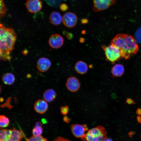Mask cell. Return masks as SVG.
<instances>
[{
  "mask_svg": "<svg viewBox=\"0 0 141 141\" xmlns=\"http://www.w3.org/2000/svg\"><path fill=\"white\" fill-rule=\"evenodd\" d=\"M110 44L120 50L122 58L125 60L130 59L139 50L138 46L135 38L129 34H118L113 39Z\"/></svg>",
  "mask_w": 141,
  "mask_h": 141,
  "instance_id": "obj_1",
  "label": "cell"
},
{
  "mask_svg": "<svg viewBox=\"0 0 141 141\" xmlns=\"http://www.w3.org/2000/svg\"><path fill=\"white\" fill-rule=\"evenodd\" d=\"M0 26V52L10 54L16 40V33L13 29L6 28L1 24Z\"/></svg>",
  "mask_w": 141,
  "mask_h": 141,
  "instance_id": "obj_2",
  "label": "cell"
},
{
  "mask_svg": "<svg viewBox=\"0 0 141 141\" xmlns=\"http://www.w3.org/2000/svg\"><path fill=\"white\" fill-rule=\"evenodd\" d=\"M107 136L105 128L98 126L89 130L81 138L84 141H103L107 138Z\"/></svg>",
  "mask_w": 141,
  "mask_h": 141,
  "instance_id": "obj_3",
  "label": "cell"
},
{
  "mask_svg": "<svg viewBox=\"0 0 141 141\" xmlns=\"http://www.w3.org/2000/svg\"><path fill=\"white\" fill-rule=\"evenodd\" d=\"M101 46L104 51L107 60L112 64L122 58L120 50L113 45L110 44L108 46L102 45Z\"/></svg>",
  "mask_w": 141,
  "mask_h": 141,
  "instance_id": "obj_4",
  "label": "cell"
},
{
  "mask_svg": "<svg viewBox=\"0 0 141 141\" xmlns=\"http://www.w3.org/2000/svg\"><path fill=\"white\" fill-rule=\"evenodd\" d=\"M116 0H93V10L98 12L108 8L116 3Z\"/></svg>",
  "mask_w": 141,
  "mask_h": 141,
  "instance_id": "obj_5",
  "label": "cell"
},
{
  "mask_svg": "<svg viewBox=\"0 0 141 141\" xmlns=\"http://www.w3.org/2000/svg\"><path fill=\"white\" fill-rule=\"evenodd\" d=\"M78 21V18L76 15L71 12L65 13L62 17V22L66 27L72 28L76 25Z\"/></svg>",
  "mask_w": 141,
  "mask_h": 141,
  "instance_id": "obj_6",
  "label": "cell"
},
{
  "mask_svg": "<svg viewBox=\"0 0 141 141\" xmlns=\"http://www.w3.org/2000/svg\"><path fill=\"white\" fill-rule=\"evenodd\" d=\"M64 42V40L62 36L57 34L51 35L48 40L50 46L54 49L61 48Z\"/></svg>",
  "mask_w": 141,
  "mask_h": 141,
  "instance_id": "obj_7",
  "label": "cell"
},
{
  "mask_svg": "<svg viewBox=\"0 0 141 141\" xmlns=\"http://www.w3.org/2000/svg\"><path fill=\"white\" fill-rule=\"evenodd\" d=\"M71 130L73 135L77 138H81L88 130L86 125L78 124H73L71 127Z\"/></svg>",
  "mask_w": 141,
  "mask_h": 141,
  "instance_id": "obj_8",
  "label": "cell"
},
{
  "mask_svg": "<svg viewBox=\"0 0 141 141\" xmlns=\"http://www.w3.org/2000/svg\"><path fill=\"white\" fill-rule=\"evenodd\" d=\"M26 6L29 12L34 13L41 10L42 4L40 0H28L26 3Z\"/></svg>",
  "mask_w": 141,
  "mask_h": 141,
  "instance_id": "obj_9",
  "label": "cell"
},
{
  "mask_svg": "<svg viewBox=\"0 0 141 141\" xmlns=\"http://www.w3.org/2000/svg\"><path fill=\"white\" fill-rule=\"evenodd\" d=\"M80 83L78 79L76 77H72L67 79L66 86L67 89L72 92L78 91L80 87Z\"/></svg>",
  "mask_w": 141,
  "mask_h": 141,
  "instance_id": "obj_10",
  "label": "cell"
},
{
  "mask_svg": "<svg viewBox=\"0 0 141 141\" xmlns=\"http://www.w3.org/2000/svg\"><path fill=\"white\" fill-rule=\"evenodd\" d=\"M51 65L50 60L48 58L42 57L39 58L37 61L36 66L37 69L42 72L47 71Z\"/></svg>",
  "mask_w": 141,
  "mask_h": 141,
  "instance_id": "obj_11",
  "label": "cell"
},
{
  "mask_svg": "<svg viewBox=\"0 0 141 141\" xmlns=\"http://www.w3.org/2000/svg\"><path fill=\"white\" fill-rule=\"evenodd\" d=\"M48 104L44 99H38L34 104V108L35 111L40 114L44 113L47 110Z\"/></svg>",
  "mask_w": 141,
  "mask_h": 141,
  "instance_id": "obj_12",
  "label": "cell"
},
{
  "mask_svg": "<svg viewBox=\"0 0 141 141\" xmlns=\"http://www.w3.org/2000/svg\"><path fill=\"white\" fill-rule=\"evenodd\" d=\"M49 20L52 25L57 26L60 25L62 21V17L61 14L57 11H54L50 14Z\"/></svg>",
  "mask_w": 141,
  "mask_h": 141,
  "instance_id": "obj_13",
  "label": "cell"
},
{
  "mask_svg": "<svg viewBox=\"0 0 141 141\" xmlns=\"http://www.w3.org/2000/svg\"><path fill=\"white\" fill-rule=\"evenodd\" d=\"M74 67L77 72L81 74H85L88 70V66L87 63L81 61L77 62L75 64Z\"/></svg>",
  "mask_w": 141,
  "mask_h": 141,
  "instance_id": "obj_14",
  "label": "cell"
},
{
  "mask_svg": "<svg viewBox=\"0 0 141 141\" xmlns=\"http://www.w3.org/2000/svg\"><path fill=\"white\" fill-rule=\"evenodd\" d=\"M23 137L22 132L13 128L11 129V133L7 141H21Z\"/></svg>",
  "mask_w": 141,
  "mask_h": 141,
  "instance_id": "obj_15",
  "label": "cell"
},
{
  "mask_svg": "<svg viewBox=\"0 0 141 141\" xmlns=\"http://www.w3.org/2000/svg\"><path fill=\"white\" fill-rule=\"evenodd\" d=\"M56 96V93L52 89H49L46 90L44 92L43 95L44 99L48 102L53 101Z\"/></svg>",
  "mask_w": 141,
  "mask_h": 141,
  "instance_id": "obj_16",
  "label": "cell"
},
{
  "mask_svg": "<svg viewBox=\"0 0 141 141\" xmlns=\"http://www.w3.org/2000/svg\"><path fill=\"white\" fill-rule=\"evenodd\" d=\"M113 75L115 77H120L122 75L124 72L123 66L120 64H116L111 69Z\"/></svg>",
  "mask_w": 141,
  "mask_h": 141,
  "instance_id": "obj_17",
  "label": "cell"
},
{
  "mask_svg": "<svg viewBox=\"0 0 141 141\" xmlns=\"http://www.w3.org/2000/svg\"><path fill=\"white\" fill-rule=\"evenodd\" d=\"M14 75L10 73H7L2 76V80L3 82L5 84L10 85L13 84L15 80Z\"/></svg>",
  "mask_w": 141,
  "mask_h": 141,
  "instance_id": "obj_18",
  "label": "cell"
},
{
  "mask_svg": "<svg viewBox=\"0 0 141 141\" xmlns=\"http://www.w3.org/2000/svg\"><path fill=\"white\" fill-rule=\"evenodd\" d=\"M42 126V123L38 121L36 123L35 126L32 131L33 136H39L41 135L43 132Z\"/></svg>",
  "mask_w": 141,
  "mask_h": 141,
  "instance_id": "obj_19",
  "label": "cell"
},
{
  "mask_svg": "<svg viewBox=\"0 0 141 141\" xmlns=\"http://www.w3.org/2000/svg\"><path fill=\"white\" fill-rule=\"evenodd\" d=\"M11 132V129H1L0 131V141H7Z\"/></svg>",
  "mask_w": 141,
  "mask_h": 141,
  "instance_id": "obj_20",
  "label": "cell"
},
{
  "mask_svg": "<svg viewBox=\"0 0 141 141\" xmlns=\"http://www.w3.org/2000/svg\"><path fill=\"white\" fill-rule=\"evenodd\" d=\"M9 120L8 118L3 115L0 116V126L1 127H6L9 125Z\"/></svg>",
  "mask_w": 141,
  "mask_h": 141,
  "instance_id": "obj_21",
  "label": "cell"
},
{
  "mask_svg": "<svg viewBox=\"0 0 141 141\" xmlns=\"http://www.w3.org/2000/svg\"><path fill=\"white\" fill-rule=\"evenodd\" d=\"M0 11L1 18L4 16L7 11L6 8L3 0H0Z\"/></svg>",
  "mask_w": 141,
  "mask_h": 141,
  "instance_id": "obj_22",
  "label": "cell"
},
{
  "mask_svg": "<svg viewBox=\"0 0 141 141\" xmlns=\"http://www.w3.org/2000/svg\"><path fill=\"white\" fill-rule=\"evenodd\" d=\"M27 141H48L47 139L41 135L39 136H33L28 138Z\"/></svg>",
  "mask_w": 141,
  "mask_h": 141,
  "instance_id": "obj_23",
  "label": "cell"
},
{
  "mask_svg": "<svg viewBox=\"0 0 141 141\" xmlns=\"http://www.w3.org/2000/svg\"><path fill=\"white\" fill-rule=\"evenodd\" d=\"M134 37L137 43H141V27L136 31L134 34Z\"/></svg>",
  "mask_w": 141,
  "mask_h": 141,
  "instance_id": "obj_24",
  "label": "cell"
},
{
  "mask_svg": "<svg viewBox=\"0 0 141 141\" xmlns=\"http://www.w3.org/2000/svg\"><path fill=\"white\" fill-rule=\"evenodd\" d=\"M11 56L10 54L3 53L0 52V58L3 60H10Z\"/></svg>",
  "mask_w": 141,
  "mask_h": 141,
  "instance_id": "obj_25",
  "label": "cell"
},
{
  "mask_svg": "<svg viewBox=\"0 0 141 141\" xmlns=\"http://www.w3.org/2000/svg\"><path fill=\"white\" fill-rule=\"evenodd\" d=\"M11 97H9L6 100L5 103L1 105V107L2 108L7 107L9 109L11 108L13 106L10 104Z\"/></svg>",
  "mask_w": 141,
  "mask_h": 141,
  "instance_id": "obj_26",
  "label": "cell"
},
{
  "mask_svg": "<svg viewBox=\"0 0 141 141\" xmlns=\"http://www.w3.org/2000/svg\"><path fill=\"white\" fill-rule=\"evenodd\" d=\"M69 110V108L68 106H62L61 108V112L62 114L66 115L68 113Z\"/></svg>",
  "mask_w": 141,
  "mask_h": 141,
  "instance_id": "obj_27",
  "label": "cell"
},
{
  "mask_svg": "<svg viewBox=\"0 0 141 141\" xmlns=\"http://www.w3.org/2000/svg\"><path fill=\"white\" fill-rule=\"evenodd\" d=\"M60 10L63 11H66L68 8V7L67 5L65 3H63L61 4L60 7Z\"/></svg>",
  "mask_w": 141,
  "mask_h": 141,
  "instance_id": "obj_28",
  "label": "cell"
},
{
  "mask_svg": "<svg viewBox=\"0 0 141 141\" xmlns=\"http://www.w3.org/2000/svg\"><path fill=\"white\" fill-rule=\"evenodd\" d=\"M53 141H71L63 137L58 136L55 138Z\"/></svg>",
  "mask_w": 141,
  "mask_h": 141,
  "instance_id": "obj_29",
  "label": "cell"
},
{
  "mask_svg": "<svg viewBox=\"0 0 141 141\" xmlns=\"http://www.w3.org/2000/svg\"><path fill=\"white\" fill-rule=\"evenodd\" d=\"M63 33L66 35L67 38L68 39H71L73 37V34L70 33L65 31L63 32Z\"/></svg>",
  "mask_w": 141,
  "mask_h": 141,
  "instance_id": "obj_30",
  "label": "cell"
},
{
  "mask_svg": "<svg viewBox=\"0 0 141 141\" xmlns=\"http://www.w3.org/2000/svg\"><path fill=\"white\" fill-rule=\"evenodd\" d=\"M126 102L129 104H135L134 101L132 99L130 98H127L126 100Z\"/></svg>",
  "mask_w": 141,
  "mask_h": 141,
  "instance_id": "obj_31",
  "label": "cell"
},
{
  "mask_svg": "<svg viewBox=\"0 0 141 141\" xmlns=\"http://www.w3.org/2000/svg\"><path fill=\"white\" fill-rule=\"evenodd\" d=\"M63 120L66 122L68 123L70 121V119L66 116H64L63 118Z\"/></svg>",
  "mask_w": 141,
  "mask_h": 141,
  "instance_id": "obj_32",
  "label": "cell"
},
{
  "mask_svg": "<svg viewBox=\"0 0 141 141\" xmlns=\"http://www.w3.org/2000/svg\"><path fill=\"white\" fill-rule=\"evenodd\" d=\"M88 19L86 18H83L81 19V22L82 24H86L88 22Z\"/></svg>",
  "mask_w": 141,
  "mask_h": 141,
  "instance_id": "obj_33",
  "label": "cell"
},
{
  "mask_svg": "<svg viewBox=\"0 0 141 141\" xmlns=\"http://www.w3.org/2000/svg\"><path fill=\"white\" fill-rule=\"evenodd\" d=\"M136 114L139 115H141V108H138L136 110Z\"/></svg>",
  "mask_w": 141,
  "mask_h": 141,
  "instance_id": "obj_34",
  "label": "cell"
},
{
  "mask_svg": "<svg viewBox=\"0 0 141 141\" xmlns=\"http://www.w3.org/2000/svg\"><path fill=\"white\" fill-rule=\"evenodd\" d=\"M137 119L138 122L139 123H141V116H137Z\"/></svg>",
  "mask_w": 141,
  "mask_h": 141,
  "instance_id": "obj_35",
  "label": "cell"
},
{
  "mask_svg": "<svg viewBox=\"0 0 141 141\" xmlns=\"http://www.w3.org/2000/svg\"><path fill=\"white\" fill-rule=\"evenodd\" d=\"M80 42L81 43H83L84 41H85V39H84V38H81L80 39Z\"/></svg>",
  "mask_w": 141,
  "mask_h": 141,
  "instance_id": "obj_36",
  "label": "cell"
},
{
  "mask_svg": "<svg viewBox=\"0 0 141 141\" xmlns=\"http://www.w3.org/2000/svg\"><path fill=\"white\" fill-rule=\"evenodd\" d=\"M111 96L113 98H115L117 97V96L115 94L113 93L112 94Z\"/></svg>",
  "mask_w": 141,
  "mask_h": 141,
  "instance_id": "obj_37",
  "label": "cell"
},
{
  "mask_svg": "<svg viewBox=\"0 0 141 141\" xmlns=\"http://www.w3.org/2000/svg\"><path fill=\"white\" fill-rule=\"evenodd\" d=\"M103 141H113L110 138H107Z\"/></svg>",
  "mask_w": 141,
  "mask_h": 141,
  "instance_id": "obj_38",
  "label": "cell"
},
{
  "mask_svg": "<svg viewBox=\"0 0 141 141\" xmlns=\"http://www.w3.org/2000/svg\"><path fill=\"white\" fill-rule=\"evenodd\" d=\"M3 101V98H2V97L1 98H0V101L1 102H2Z\"/></svg>",
  "mask_w": 141,
  "mask_h": 141,
  "instance_id": "obj_39",
  "label": "cell"
}]
</instances>
